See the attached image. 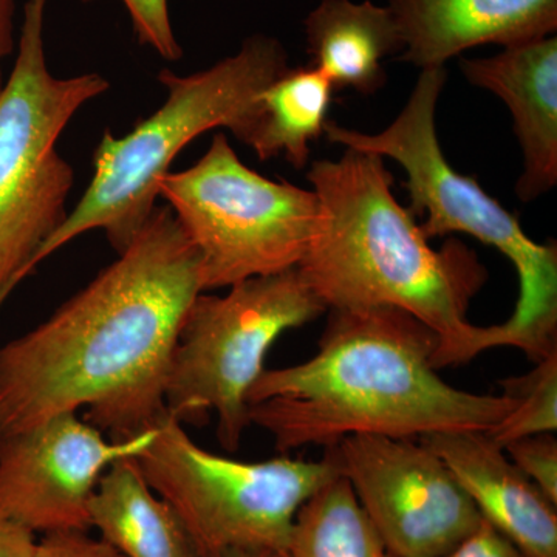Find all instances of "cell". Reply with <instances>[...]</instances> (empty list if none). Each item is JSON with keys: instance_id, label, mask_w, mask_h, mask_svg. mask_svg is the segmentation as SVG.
I'll return each instance as SVG.
<instances>
[{"instance_id": "12", "label": "cell", "mask_w": 557, "mask_h": 557, "mask_svg": "<svg viewBox=\"0 0 557 557\" xmlns=\"http://www.w3.org/2000/svg\"><path fill=\"white\" fill-rule=\"evenodd\" d=\"M472 86L507 104L522 149L523 170L516 194L523 203L557 185V38L548 36L504 47L487 58L461 60Z\"/></svg>"}, {"instance_id": "16", "label": "cell", "mask_w": 557, "mask_h": 557, "mask_svg": "<svg viewBox=\"0 0 557 557\" xmlns=\"http://www.w3.org/2000/svg\"><path fill=\"white\" fill-rule=\"evenodd\" d=\"M335 87L309 67L287 69L256 95L231 126V134L259 160L284 157L296 170L307 166L311 143L324 135Z\"/></svg>"}, {"instance_id": "11", "label": "cell", "mask_w": 557, "mask_h": 557, "mask_svg": "<svg viewBox=\"0 0 557 557\" xmlns=\"http://www.w3.org/2000/svg\"><path fill=\"white\" fill-rule=\"evenodd\" d=\"M153 432L115 442L70 412L0 440V512L38 537L90 530L102 475L121 458L141 454Z\"/></svg>"}, {"instance_id": "15", "label": "cell", "mask_w": 557, "mask_h": 557, "mask_svg": "<svg viewBox=\"0 0 557 557\" xmlns=\"http://www.w3.org/2000/svg\"><path fill=\"white\" fill-rule=\"evenodd\" d=\"M304 33L311 65L335 90L376 94L386 83L384 60L405 50L394 14L372 0H321L304 21Z\"/></svg>"}, {"instance_id": "1", "label": "cell", "mask_w": 557, "mask_h": 557, "mask_svg": "<svg viewBox=\"0 0 557 557\" xmlns=\"http://www.w3.org/2000/svg\"><path fill=\"white\" fill-rule=\"evenodd\" d=\"M203 292L200 258L170 208H156L115 262L38 327L0 346V440L84 409L115 442L166 416L183 321Z\"/></svg>"}, {"instance_id": "27", "label": "cell", "mask_w": 557, "mask_h": 557, "mask_svg": "<svg viewBox=\"0 0 557 557\" xmlns=\"http://www.w3.org/2000/svg\"><path fill=\"white\" fill-rule=\"evenodd\" d=\"M3 83H5V81H3L2 76V58H0V90H2Z\"/></svg>"}, {"instance_id": "4", "label": "cell", "mask_w": 557, "mask_h": 557, "mask_svg": "<svg viewBox=\"0 0 557 557\" xmlns=\"http://www.w3.org/2000/svg\"><path fill=\"white\" fill-rule=\"evenodd\" d=\"M287 69V51L276 38L252 35L233 57L201 72L180 76L161 70L166 101L123 137L104 132L94 153V178L39 249L32 273L89 231H104L121 255L156 211L159 182L178 153L205 132L230 131L256 95Z\"/></svg>"}, {"instance_id": "26", "label": "cell", "mask_w": 557, "mask_h": 557, "mask_svg": "<svg viewBox=\"0 0 557 557\" xmlns=\"http://www.w3.org/2000/svg\"><path fill=\"white\" fill-rule=\"evenodd\" d=\"M228 557H282L281 555H274V553H244V555H233Z\"/></svg>"}, {"instance_id": "23", "label": "cell", "mask_w": 557, "mask_h": 557, "mask_svg": "<svg viewBox=\"0 0 557 557\" xmlns=\"http://www.w3.org/2000/svg\"><path fill=\"white\" fill-rule=\"evenodd\" d=\"M440 557H527L509 539L482 519L479 527L446 555Z\"/></svg>"}, {"instance_id": "22", "label": "cell", "mask_w": 557, "mask_h": 557, "mask_svg": "<svg viewBox=\"0 0 557 557\" xmlns=\"http://www.w3.org/2000/svg\"><path fill=\"white\" fill-rule=\"evenodd\" d=\"M33 557H124L100 536L87 531H60L38 537Z\"/></svg>"}, {"instance_id": "2", "label": "cell", "mask_w": 557, "mask_h": 557, "mask_svg": "<svg viewBox=\"0 0 557 557\" xmlns=\"http://www.w3.org/2000/svg\"><path fill=\"white\" fill-rule=\"evenodd\" d=\"M437 347L431 329L394 307L330 310L317 355L263 370L249 391V424L282 454L351 435L490 432L515 399L450 386L435 369Z\"/></svg>"}, {"instance_id": "24", "label": "cell", "mask_w": 557, "mask_h": 557, "mask_svg": "<svg viewBox=\"0 0 557 557\" xmlns=\"http://www.w3.org/2000/svg\"><path fill=\"white\" fill-rule=\"evenodd\" d=\"M38 536L0 512V557H33Z\"/></svg>"}, {"instance_id": "14", "label": "cell", "mask_w": 557, "mask_h": 557, "mask_svg": "<svg viewBox=\"0 0 557 557\" xmlns=\"http://www.w3.org/2000/svg\"><path fill=\"white\" fill-rule=\"evenodd\" d=\"M401 61L442 69L474 47H509L556 35L557 0H388Z\"/></svg>"}, {"instance_id": "13", "label": "cell", "mask_w": 557, "mask_h": 557, "mask_svg": "<svg viewBox=\"0 0 557 557\" xmlns=\"http://www.w3.org/2000/svg\"><path fill=\"white\" fill-rule=\"evenodd\" d=\"M420 442L448 465L482 519L523 555L557 557V505L512 463L487 432H442Z\"/></svg>"}, {"instance_id": "9", "label": "cell", "mask_w": 557, "mask_h": 557, "mask_svg": "<svg viewBox=\"0 0 557 557\" xmlns=\"http://www.w3.org/2000/svg\"><path fill=\"white\" fill-rule=\"evenodd\" d=\"M324 304L296 269L249 277L225 296L200 293L178 333L168 376V416L201 424L218 416V437L239 450L249 426L248 395L270 348L288 330L321 317Z\"/></svg>"}, {"instance_id": "10", "label": "cell", "mask_w": 557, "mask_h": 557, "mask_svg": "<svg viewBox=\"0 0 557 557\" xmlns=\"http://www.w3.org/2000/svg\"><path fill=\"white\" fill-rule=\"evenodd\" d=\"M327 449L394 557L446 555L482 522L448 465L421 442L351 435Z\"/></svg>"}, {"instance_id": "8", "label": "cell", "mask_w": 557, "mask_h": 557, "mask_svg": "<svg viewBox=\"0 0 557 557\" xmlns=\"http://www.w3.org/2000/svg\"><path fill=\"white\" fill-rule=\"evenodd\" d=\"M159 197L199 252L203 292L296 269L324 215L313 189L263 177L222 132L194 166L160 180Z\"/></svg>"}, {"instance_id": "20", "label": "cell", "mask_w": 557, "mask_h": 557, "mask_svg": "<svg viewBox=\"0 0 557 557\" xmlns=\"http://www.w3.org/2000/svg\"><path fill=\"white\" fill-rule=\"evenodd\" d=\"M94 2V0H81ZM129 13L138 42L157 51L163 60L178 61L183 49L175 38L170 16V0H121Z\"/></svg>"}, {"instance_id": "19", "label": "cell", "mask_w": 557, "mask_h": 557, "mask_svg": "<svg viewBox=\"0 0 557 557\" xmlns=\"http://www.w3.org/2000/svg\"><path fill=\"white\" fill-rule=\"evenodd\" d=\"M504 395L515 399L507 416L487 432L498 446L557 429V351L536 362L525 375L502 381Z\"/></svg>"}, {"instance_id": "17", "label": "cell", "mask_w": 557, "mask_h": 557, "mask_svg": "<svg viewBox=\"0 0 557 557\" xmlns=\"http://www.w3.org/2000/svg\"><path fill=\"white\" fill-rule=\"evenodd\" d=\"M90 530L124 557H200L177 512L157 496L134 458L104 472L91 497Z\"/></svg>"}, {"instance_id": "3", "label": "cell", "mask_w": 557, "mask_h": 557, "mask_svg": "<svg viewBox=\"0 0 557 557\" xmlns=\"http://www.w3.org/2000/svg\"><path fill=\"white\" fill-rule=\"evenodd\" d=\"M307 180L324 215L298 270L325 309L394 307L435 333V369L465 364L496 347L494 325L468 319L487 281L478 255L458 239L429 245L409 208L392 193L383 157L346 149L317 160Z\"/></svg>"}, {"instance_id": "21", "label": "cell", "mask_w": 557, "mask_h": 557, "mask_svg": "<svg viewBox=\"0 0 557 557\" xmlns=\"http://www.w3.org/2000/svg\"><path fill=\"white\" fill-rule=\"evenodd\" d=\"M505 453L557 505V442L555 434L530 435L504 446Z\"/></svg>"}, {"instance_id": "5", "label": "cell", "mask_w": 557, "mask_h": 557, "mask_svg": "<svg viewBox=\"0 0 557 557\" xmlns=\"http://www.w3.org/2000/svg\"><path fill=\"white\" fill-rule=\"evenodd\" d=\"M446 78L445 67L421 70L405 108L379 134L329 121L324 135L346 149L394 160L406 171L409 211L426 215L420 228L428 239L468 234L507 256L520 289L511 318L496 325L498 347L519 348L539 362L557 351V247L531 239L518 215L491 197L478 178L450 166L435 123Z\"/></svg>"}, {"instance_id": "18", "label": "cell", "mask_w": 557, "mask_h": 557, "mask_svg": "<svg viewBox=\"0 0 557 557\" xmlns=\"http://www.w3.org/2000/svg\"><path fill=\"white\" fill-rule=\"evenodd\" d=\"M284 557H394L343 475L299 509Z\"/></svg>"}, {"instance_id": "25", "label": "cell", "mask_w": 557, "mask_h": 557, "mask_svg": "<svg viewBox=\"0 0 557 557\" xmlns=\"http://www.w3.org/2000/svg\"><path fill=\"white\" fill-rule=\"evenodd\" d=\"M14 0H0V58L14 50Z\"/></svg>"}, {"instance_id": "6", "label": "cell", "mask_w": 557, "mask_h": 557, "mask_svg": "<svg viewBox=\"0 0 557 557\" xmlns=\"http://www.w3.org/2000/svg\"><path fill=\"white\" fill-rule=\"evenodd\" d=\"M47 2H25L16 62L0 90V306L67 218L75 175L58 152V139L79 109L110 87L98 73L51 75L44 42Z\"/></svg>"}, {"instance_id": "7", "label": "cell", "mask_w": 557, "mask_h": 557, "mask_svg": "<svg viewBox=\"0 0 557 557\" xmlns=\"http://www.w3.org/2000/svg\"><path fill=\"white\" fill-rule=\"evenodd\" d=\"M135 461L150 490L177 512L200 557H284L299 509L341 475L329 449L319 461L218 456L197 445L185 424L168 413Z\"/></svg>"}]
</instances>
